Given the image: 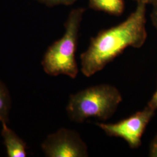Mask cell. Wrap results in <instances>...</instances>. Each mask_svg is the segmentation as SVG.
<instances>
[{"instance_id":"obj_2","label":"cell","mask_w":157,"mask_h":157,"mask_svg":"<svg viewBox=\"0 0 157 157\" xmlns=\"http://www.w3.org/2000/svg\"><path fill=\"white\" fill-rule=\"evenodd\" d=\"M86 10L77 8L70 12L64 23L65 33L47 48L41 61L46 74L51 76L65 75L75 78L78 73L76 60L79 31Z\"/></svg>"},{"instance_id":"obj_8","label":"cell","mask_w":157,"mask_h":157,"mask_svg":"<svg viewBox=\"0 0 157 157\" xmlns=\"http://www.w3.org/2000/svg\"><path fill=\"white\" fill-rule=\"evenodd\" d=\"M12 99L10 90L0 80V123H10Z\"/></svg>"},{"instance_id":"obj_7","label":"cell","mask_w":157,"mask_h":157,"mask_svg":"<svg viewBox=\"0 0 157 157\" xmlns=\"http://www.w3.org/2000/svg\"><path fill=\"white\" fill-rule=\"evenodd\" d=\"M89 7L95 11L120 16L124 10V0H89Z\"/></svg>"},{"instance_id":"obj_11","label":"cell","mask_w":157,"mask_h":157,"mask_svg":"<svg viewBox=\"0 0 157 157\" xmlns=\"http://www.w3.org/2000/svg\"><path fill=\"white\" fill-rule=\"evenodd\" d=\"M150 17L153 26L157 29V4L153 6Z\"/></svg>"},{"instance_id":"obj_5","label":"cell","mask_w":157,"mask_h":157,"mask_svg":"<svg viewBox=\"0 0 157 157\" xmlns=\"http://www.w3.org/2000/svg\"><path fill=\"white\" fill-rule=\"evenodd\" d=\"M48 157H87V144L76 131L62 128L47 136L41 145Z\"/></svg>"},{"instance_id":"obj_4","label":"cell","mask_w":157,"mask_h":157,"mask_svg":"<svg viewBox=\"0 0 157 157\" xmlns=\"http://www.w3.org/2000/svg\"><path fill=\"white\" fill-rule=\"evenodd\" d=\"M155 112V110L147 106L143 110L115 124L97 123L96 124L107 136L123 139L131 148L136 149L141 145V137Z\"/></svg>"},{"instance_id":"obj_1","label":"cell","mask_w":157,"mask_h":157,"mask_svg":"<svg viewBox=\"0 0 157 157\" xmlns=\"http://www.w3.org/2000/svg\"><path fill=\"white\" fill-rule=\"evenodd\" d=\"M146 6L137 3L135 11L118 25L102 30L91 38L80 56L81 72L91 77L101 71L129 47L140 48L146 42Z\"/></svg>"},{"instance_id":"obj_12","label":"cell","mask_w":157,"mask_h":157,"mask_svg":"<svg viewBox=\"0 0 157 157\" xmlns=\"http://www.w3.org/2000/svg\"><path fill=\"white\" fill-rule=\"evenodd\" d=\"M147 106L150 107L152 109L156 111L157 109V89L154 93L151 100L148 102Z\"/></svg>"},{"instance_id":"obj_10","label":"cell","mask_w":157,"mask_h":157,"mask_svg":"<svg viewBox=\"0 0 157 157\" xmlns=\"http://www.w3.org/2000/svg\"><path fill=\"white\" fill-rule=\"evenodd\" d=\"M149 156L151 157H157V135L155 136L150 143Z\"/></svg>"},{"instance_id":"obj_6","label":"cell","mask_w":157,"mask_h":157,"mask_svg":"<svg viewBox=\"0 0 157 157\" xmlns=\"http://www.w3.org/2000/svg\"><path fill=\"white\" fill-rule=\"evenodd\" d=\"M1 136L8 157H26L27 144L16 132L8 126V124L2 123Z\"/></svg>"},{"instance_id":"obj_9","label":"cell","mask_w":157,"mask_h":157,"mask_svg":"<svg viewBox=\"0 0 157 157\" xmlns=\"http://www.w3.org/2000/svg\"><path fill=\"white\" fill-rule=\"evenodd\" d=\"M48 7L58 6H71L78 0H36Z\"/></svg>"},{"instance_id":"obj_13","label":"cell","mask_w":157,"mask_h":157,"mask_svg":"<svg viewBox=\"0 0 157 157\" xmlns=\"http://www.w3.org/2000/svg\"><path fill=\"white\" fill-rule=\"evenodd\" d=\"M137 3H143L146 5L151 4L152 6L157 4V0H135Z\"/></svg>"},{"instance_id":"obj_3","label":"cell","mask_w":157,"mask_h":157,"mask_svg":"<svg viewBox=\"0 0 157 157\" xmlns=\"http://www.w3.org/2000/svg\"><path fill=\"white\" fill-rule=\"evenodd\" d=\"M122 101V96L117 87L98 84L70 95L66 111L75 123H83L90 118L105 121L112 117Z\"/></svg>"}]
</instances>
